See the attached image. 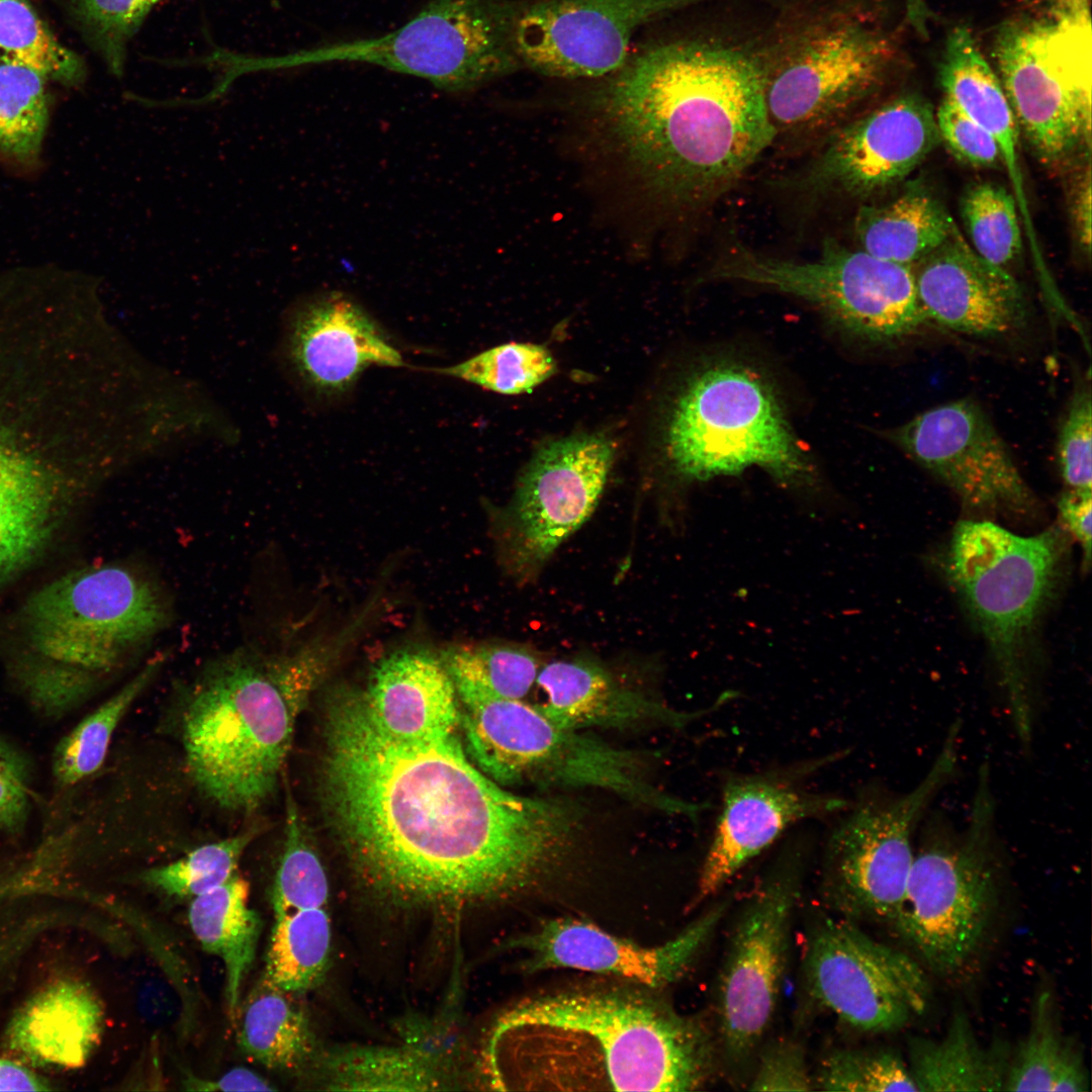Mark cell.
Listing matches in <instances>:
<instances>
[{
  "instance_id": "obj_1",
  "label": "cell",
  "mask_w": 1092,
  "mask_h": 1092,
  "mask_svg": "<svg viewBox=\"0 0 1092 1092\" xmlns=\"http://www.w3.org/2000/svg\"><path fill=\"white\" fill-rule=\"evenodd\" d=\"M323 768L326 807L355 873L396 906L454 908L520 893L556 873L581 837L572 803L495 783L456 733L392 737L364 692L333 702Z\"/></svg>"
},
{
  "instance_id": "obj_2",
  "label": "cell",
  "mask_w": 1092,
  "mask_h": 1092,
  "mask_svg": "<svg viewBox=\"0 0 1092 1092\" xmlns=\"http://www.w3.org/2000/svg\"><path fill=\"white\" fill-rule=\"evenodd\" d=\"M609 141L669 205L721 197L770 146L759 49L717 36L653 43L595 96Z\"/></svg>"
},
{
  "instance_id": "obj_3",
  "label": "cell",
  "mask_w": 1092,
  "mask_h": 1092,
  "mask_svg": "<svg viewBox=\"0 0 1092 1092\" xmlns=\"http://www.w3.org/2000/svg\"><path fill=\"white\" fill-rule=\"evenodd\" d=\"M717 1043L702 1019L650 998L572 991L502 1012L477 1060L498 1091H694L711 1079Z\"/></svg>"
},
{
  "instance_id": "obj_4",
  "label": "cell",
  "mask_w": 1092,
  "mask_h": 1092,
  "mask_svg": "<svg viewBox=\"0 0 1092 1092\" xmlns=\"http://www.w3.org/2000/svg\"><path fill=\"white\" fill-rule=\"evenodd\" d=\"M364 619L291 653L239 647L202 667L188 690L181 728L187 766L204 795L239 812L267 801L300 712Z\"/></svg>"
},
{
  "instance_id": "obj_5",
  "label": "cell",
  "mask_w": 1092,
  "mask_h": 1092,
  "mask_svg": "<svg viewBox=\"0 0 1092 1092\" xmlns=\"http://www.w3.org/2000/svg\"><path fill=\"white\" fill-rule=\"evenodd\" d=\"M24 617L30 652L14 665L13 680L36 719L58 723L166 628L170 605L152 576L110 563L48 583L30 599Z\"/></svg>"
},
{
  "instance_id": "obj_6",
  "label": "cell",
  "mask_w": 1092,
  "mask_h": 1092,
  "mask_svg": "<svg viewBox=\"0 0 1092 1092\" xmlns=\"http://www.w3.org/2000/svg\"><path fill=\"white\" fill-rule=\"evenodd\" d=\"M1064 538L1056 528L1022 536L989 520H963L943 568L952 590L987 642L1023 744L1033 735L1035 704L1027 645L1057 589Z\"/></svg>"
},
{
  "instance_id": "obj_7",
  "label": "cell",
  "mask_w": 1092,
  "mask_h": 1092,
  "mask_svg": "<svg viewBox=\"0 0 1092 1092\" xmlns=\"http://www.w3.org/2000/svg\"><path fill=\"white\" fill-rule=\"evenodd\" d=\"M455 689L468 754L504 787L600 789L694 821L707 809L654 786L636 752L560 727L523 700L499 699L464 684Z\"/></svg>"
},
{
  "instance_id": "obj_8",
  "label": "cell",
  "mask_w": 1092,
  "mask_h": 1092,
  "mask_svg": "<svg viewBox=\"0 0 1092 1092\" xmlns=\"http://www.w3.org/2000/svg\"><path fill=\"white\" fill-rule=\"evenodd\" d=\"M759 53L778 132L840 125L884 84L898 50L872 9L857 0H833L786 20Z\"/></svg>"
},
{
  "instance_id": "obj_9",
  "label": "cell",
  "mask_w": 1092,
  "mask_h": 1092,
  "mask_svg": "<svg viewBox=\"0 0 1092 1092\" xmlns=\"http://www.w3.org/2000/svg\"><path fill=\"white\" fill-rule=\"evenodd\" d=\"M993 55L1019 131L1043 165L1090 150L1089 0H1040L999 27Z\"/></svg>"
},
{
  "instance_id": "obj_10",
  "label": "cell",
  "mask_w": 1092,
  "mask_h": 1092,
  "mask_svg": "<svg viewBox=\"0 0 1092 1092\" xmlns=\"http://www.w3.org/2000/svg\"><path fill=\"white\" fill-rule=\"evenodd\" d=\"M998 882L995 800L984 764L966 828L927 824L893 924L928 968L954 974L986 934Z\"/></svg>"
},
{
  "instance_id": "obj_11",
  "label": "cell",
  "mask_w": 1092,
  "mask_h": 1092,
  "mask_svg": "<svg viewBox=\"0 0 1092 1092\" xmlns=\"http://www.w3.org/2000/svg\"><path fill=\"white\" fill-rule=\"evenodd\" d=\"M665 450L691 480L760 467L792 483L811 472L774 388L733 362L709 365L686 382L667 420Z\"/></svg>"
},
{
  "instance_id": "obj_12",
  "label": "cell",
  "mask_w": 1092,
  "mask_h": 1092,
  "mask_svg": "<svg viewBox=\"0 0 1092 1092\" xmlns=\"http://www.w3.org/2000/svg\"><path fill=\"white\" fill-rule=\"evenodd\" d=\"M522 8L508 0H434L393 31L300 51L281 63H364L426 79L446 91H467L523 65L516 44Z\"/></svg>"
},
{
  "instance_id": "obj_13",
  "label": "cell",
  "mask_w": 1092,
  "mask_h": 1092,
  "mask_svg": "<svg viewBox=\"0 0 1092 1092\" xmlns=\"http://www.w3.org/2000/svg\"><path fill=\"white\" fill-rule=\"evenodd\" d=\"M714 279L753 283L813 304L851 334L880 344L913 337L926 324L912 267L850 250L833 240L816 259L792 261L736 246L712 267Z\"/></svg>"
},
{
  "instance_id": "obj_14",
  "label": "cell",
  "mask_w": 1092,
  "mask_h": 1092,
  "mask_svg": "<svg viewBox=\"0 0 1092 1092\" xmlns=\"http://www.w3.org/2000/svg\"><path fill=\"white\" fill-rule=\"evenodd\" d=\"M960 726L954 723L923 779L899 796L873 795L837 824L825 847L822 892L848 920L894 921L910 876L914 832L953 776Z\"/></svg>"
},
{
  "instance_id": "obj_15",
  "label": "cell",
  "mask_w": 1092,
  "mask_h": 1092,
  "mask_svg": "<svg viewBox=\"0 0 1092 1092\" xmlns=\"http://www.w3.org/2000/svg\"><path fill=\"white\" fill-rule=\"evenodd\" d=\"M802 869V854L785 852L748 899L733 930L717 986L720 1048L732 1066L751 1058L772 1021Z\"/></svg>"
},
{
  "instance_id": "obj_16",
  "label": "cell",
  "mask_w": 1092,
  "mask_h": 1092,
  "mask_svg": "<svg viewBox=\"0 0 1092 1092\" xmlns=\"http://www.w3.org/2000/svg\"><path fill=\"white\" fill-rule=\"evenodd\" d=\"M804 977L816 1004L858 1031L900 1029L929 1004L930 985L921 966L846 918L826 917L814 927Z\"/></svg>"
},
{
  "instance_id": "obj_17",
  "label": "cell",
  "mask_w": 1092,
  "mask_h": 1092,
  "mask_svg": "<svg viewBox=\"0 0 1092 1092\" xmlns=\"http://www.w3.org/2000/svg\"><path fill=\"white\" fill-rule=\"evenodd\" d=\"M614 455L613 442L600 433L555 439L536 451L495 519L512 574H533L592 516Z\"/></svg>"
},
{
  "instance_id": "obj_18",
  "label": "cell",
  "mask_w": 1092,
  "mask_h": 1092,
  "mask_svg": "<svg viewBox=\"0 0 1092 1092\" xmlns=\"http://www.w3.org/2000/svg\"><path fill=\"white\" fill-rule=\"evenodd\" d=\"M891 440L973 512L1027 516L1036 500L1009 449L975 400L933 406L900 425Z\"/></svg>"
},
{
  "instance_id": "obj_19",
  "label": "cell",
  "mask_w": 1092,
  "mask_h": 1092,
  "mask_svg": "<svg viewBox=\"0 0 1092 1092\" xmlns=\"http://www.w3.org/2000/svg\"><path fill=\"white\" fill-rule=\"evenodd\" d=\"M703 1L536 0L518 16V54L549 77H601L623 66L639 26Z\"/></svg>"
},
{
  "instance_id": "obj_20",
  "label": "cell",
  "mask_w": 1092,
  "mask_h": 1092,
  "mask_svg": "<svg viewBox=\"0 0 1092 1092\" xmlns=\"http://www.w3.org/2000/svg\"><path fill=\"white\" fill-rule=\"evenodd\" d=\"M939 143L932 107L900 95L838 125L806 171L805 186L866 198L910 175Z\"/></svg>"
},
{
  "instance_id": "obj_21",
  "label": "cell",
  "mask_w": 1092,
  "mask_h": 1092,
  "mask_svg": "<svg viewBox=\"0 0 1092 1092\" xmlns=\"http://www.w3.org/2000/svg\"><path fill=\"white\" fill-rule=\"evenodd\" d=\"M721 901L710 907L674 938L644 946L613 935L584 920L549 919L507 946L524 954L526 971L572 969L610 975L650 988L678 980L715 932L728 909Z\"/></svg>"
},
{
  "instance_id": "obj_22",
  "label": "cell",
  "mask_w": 1092,
  "mask_h": 1092,
  "mask_svg": "<svg viewBox=\"0 0 1092 1092\" xmlns=\"http://www.w3.org/2000/svg\"><path fill=\"white\" fill-rule=\"evenodd\" d=\"M799 774L734 775L724 782L722 806L704 859L695 903L715 895L790 826L843 810L844 799L802 789Z\"/></svg>"
},
{
  "instance_id": "obj_23",
  "label": "cell",
  "mask_w": 1092,
  "mask_h": 1092,
  "mask_svg": "<svg viewBox=\"0 0 1092 1092\" xmlns=\"http://www.w3.org/2000/svg\"><path fill=\"white\" fill-rule=\"evenodd\" d=\"M912 270L928 323L983 339L1008 337L1027 325L1028 307L1018 282L980 257L957 226Z\"/></svg>"
},
{
  "instance_id": "obj_24",
  "label": "cell",
  "mask_w": 1092,
  "mask_h": 1092,
  "mask_svg": "<svg viewBox=\"0 0 1092 1092\" xmlns=\"http://www.w3.org/2000/svg\"><path fill=\"white\" fill-rule=\"evenodd\" d=\"M285 347L300 380L324 395L347 391L369 366H405L373 318L338 292L316 295L296 307Z\"/></svg>"
},
{
  "instance_id": "obj_25",
  "label": "cell",
  "mask_w": 1092,
  "mask_h": 1092,
  "mask_svg": "<svg viewBox=\"0 0 1092 1092\" xmlns=\"http://www.w3.org/2000/svg\"><path fill=\"white\" fill-rule=\"evenodd\" d=\"M545 699L537 708L556 725L584 728L681 729L735 698L726 692L712 706L679 711L638 691L620 685L602 666L584 660H557L544 665L536 678Z\"/></svg>"
},
{
  "instance_id": "obj_26",
  "label": "cell",
  "mask_w": 1092,
  "mask_h": 1092,
  "mask_svg": "<svg viewBox=\"0 0 1092 1092\" xmlns=\"http://www.w3.org/2000/svg\"><path fill=\"white\" fill-rule=\"evenodd\" d=\"M364 696L376 723L400 740L438 739L460 726L454 681L442 658L426 651L402 650L382 659Z\"/></svg>"
},
{
  "instance_id": "obj_27",
  "label": "cell",
  "mask_w": 1092,
  "mask_h": 1092,
  "mask_svg": "<svg viewBox=\"0 0 1092 1092\" xmlns=\"http://www.w3.org/2000/svg\"><path fill=\"white\" fill-rule=\"evenodd\" d=\"M938 80L944 97L979 123L997 145L1000 162L1008 175L1020 219L1029 240L1035 267L1042 284L1051 283L1039 252L1024 188L1019 160L1020 131L997 73L979 46L965 40L952 44L944 52L939 63Z\"/></svg>"
},
{
  "instance_id": "obj_28",
  "label": "cell",
  "mask_w": 1092,
  "mask_h": 1092,
  "mask_svg": "<svg viewBox=\"0 0 1092 1092\" xmlns=\"http://www.w3.org/2000/svg\"><path fill=\"white\" fill-rule=\"evenodd\" d=\"M164 663L152 658L128 682L83 717L55 745L50 762L49 789L40 797V831H55L79 801L82 789L102 767L113 734L129 707Z\"/></svg>"
},
{
  "instance_id": "obj_29",
  "label": "cell",
  "mask_w": 1092,
  "mask_h": 1092,
  "mask_svg": "<svg viewBox=\"0 0 1092 1092\" xmlns=\"http://www.w3.org/2000/svg\"><path fill=\"white\" fill-rule=\"evenodd\" d=\"M103 1024L101 1004L83 984L65 982L31 999L9 1028L12 1050L38 1063L82 1065Z\"/></svg>"
},
{
  "instance_id": "obj_30",
  "label": "cell",
  "mask_w": 1092,
  "mask_h": 1092,
  "mask_svg": "<svg viewBox=\"0 0 1092 1092\" xmlns=\"http://www.w3.org/2000/svg\"><path fill=\"white\" fill-rule=\"evenodd\" d=\"M272 907L275 921L263 980L291 994L314 988L331 957L328 879L272 899Z\"/></svg>"
},
{
  "instance_id": "obj_31",
  "label": "cell",
  "mask_w": 1092,
  "mask_h": 1092,
  "mask_svg": "<svg viewBox=\"0 0 1092 1092\" xmlns=\"http://www.w3.org/2000/svg\"><path fill=\"white\" fill-rule=\"evenodd\" d=\"M250 885L235 875L228 882L192 898L188 921L202 948L218 957L225 969L228 1013L235 1019L241 988L254 963L262 921L249 904Z\"/></svg>"
},
{
  "instance_id": "obj_32",
  "label": "cell",
  "mask_w": 1092,
  "mask_h": 1092,
  "mask_svg": "<svg viewBox=\"0 0 1092 1092\" xmlns=\"http://www.w3.org/2000/svg\"><path fill=\"white\" fill-rule=\"evenodd\" d=\"M956 223L940 199L921 184L880 205L859 208L854 231L860 249L912 267L939 247Z\"/></svg>"
},
{
  "instance_id": "obj_33",
  "label": "cell",
  "mask_w": 1092,
  "mask_h": 1092,
  "mask_svg": "<svg viewBox=\"0 0 1092 1092\" xmlns=\"http://www.w3.org/2000/svg\"><path fill=\"white\" fill-rule=\"evenodd\" d=\"M57 519L49 479L0 444V584L38 554Z\"/></svg>"
},
{
  "instance_id": "obj_34",
  "label": "cell",
  "mask_w": 1092,
  "mask_h": 1092,
  "mask_svg": "<svg viewBox=\"0 0 1092 1092\" xmlns=\"http://www.w3.org/2000/svg\"><path fill=\"white\" fill-rule=\"evenodd\" d=\"M908 1067L919 1092L1003 1091L1010 1058L1003 1046H983L964 1011L938 1040L912 1037Z\"/></svg>"
},
{
  "instance_id": "obj_35",
  "label": "cell",
  "mask_w": 1092,
  "mask_h": 1092,
  "mask_svg": "<svg viewBox=\"0 0 1092 1092\" xmlns=\"http://www.w3.org/2000/svg\"><path fill=\"white\" fill-rule=\"evenodd\" d=\"M441 1061L422 1048L355 1045L316 1058L315 1068L325 1090L436 1091L448 1084Z\"/></svg>"
},
{
  "instance_id": "obj_36",
  "label": "cell",
  "mask_w": 1092,
  "mask_h": 1092,
  "mask_svg": "<svg viewBox=\"0 0 1092 1092\" xmlns=\"http://www.w3.org/2000/svg\"><path fill=\"white\" fill-rule=\"evenodd\" d=\"M291 995L262 980L235 1018L243 1053L269 1069L298 1071L315 1059L309 1020Z\"/></svg>"
},
{
  "instance_id": "obj_37",
  "label": "cell",
  "mask_w": 1092,
  "mask_h": 1092,
  "mask_svg": "<svg viewBox=\"0 0 1092 1092\" xmlns=\"http://www.w3.org/2000/svg\"><path fill=\"white\" fill-rule=\"evenodd\" d=\"M1030 1019L1026 1036L1009 1060L1003 1091H1089L1082 1052L1063 1032L1050 991L1036 996Z\"/></svg>"
},
{
  "instance_id": "obj_38",
  "label": "cell",
  "mask_w": 1092,
  "mask_h": 1092,
  "mask_svg": "<svg viewBox=\"0 0 1092 1092\" xmlns=\"http://www.w3.org/2000/svg\"><path fill=\"white\" fill-rule=\"evenodd\" d=\"M0 62L67 87L87 78L84 59L56 36L28 0H0Z\"/></svg>"
},
{
  "instance_id": "obj_39",
  "label": "cell",
  "mask_w": 1092,
  "mask_h": 1092,
  "mask_svg": "<svg viewBox=\"0 0 1092 1092\" xmlns=\"http://www.w3.org/2000/svg\"><path fill=\"white\" fill-rule=\"evenodd\" d=\"M47 79L0 62V153L23 165L37 161L50 116Z\"/></svg>"
},
{
  "instance_id": "obj_40",
  "label": "cell",
  "mask_w": 1092,
  "mask_h": 1092,
  "mask_svg": "<svg viewBox=\"0 0 1092 1092\" xmlns=\"http://www.w3.org/2000/svg\"><path fill=\"white\" fill-rule=\"evenodd\" d=\"M83 41L116 78L124 74L129 41L162 0H56Z\"/></svg>"
},
{
  "instance_id": "obj_41",
  "label": "cell",
  "mask_w": 1092,
  "mask_h": 1092,
  "mask_svg": "<svg viewBox=\"0 0 1092 1092\" xmlns=\"http://www.w3.org/2000/svg\"><path fill=\"white\" fill-rule=\"evenodd\" d=\"M960 212L970 245L988 263L1006 268L1022 249L1020 215L1006 187L976 183L964 192Z\"/></svg>"
},
{
  "instance_id": "obj_42",
  "label": "cell",
  "mask_w": 1092,
  "mask_h": 1092,
  "mask_svg": "<svg viewBox=\"0 0 1092 1092\" xmlns=\"http://www.w3.org/2000/svg\"><path fill=\"white\" fill-rule=\"evenodd\" d=\"M441 658L454 682L506 700H523L540 670L533 654L508 645L454 647Z\"/></svg>"
},
{
  "instance_id": "obj_43",
  "label": "cell",
  "mask_w": 1092,
  "mask_h": 1092,
  "mask_svg": "<svg viewBox=\"0 0 1092 1092\" xmlns=\"http://www.w3.org/2000/svg\"><path fill=\"white\" fill-rule=\"evenodd\" d=\"M502 394H520L551 377L556 362L545 347L508 343L483 351L458 364L430 369Z\"/></svg>"
},
{
  "instance_id": "obj_44",
  "label": "cell",
  "mask_w": 1092,
  "mask_h": 1092,
  "mask_svg": "<svg viewBox=\"0 0 1092 1092\" xmlns=\"http://www.w3.org/2000/svg\"><path fill=\"white\" fill-rule=\"evenodd\" d=\"M258 830L249 828L223 840L199 846L186 856L148 870L145 883L177 898H194L228 882Z\"/></svg>"
},
{
  "instance_id": "obj_45",
  "label": "cell",
  "mask_w": 1092,
  "mask_h": 1092,
  "mask_svg": "<svg viewBox=\"0 0 1092 1092\" xmlns=\"http://www.w3.org/2000/svg\"><path fill=\"white\" fill-rule=\"evenodd\" d=\"M824 1091H917L908 1063L891 1049H841L828 1054L813 1076Z\"/></svg>"
},
{
  "instance_id": "obj_46",
  "label": "cell",
  "mask_w": 1092,
  "mask_h": 1092,
  "mask_svg": "<svg viewBox=\"0 0 1092 1092\" xmlns=\"http://www.w3.org/2000/svg\"><path fill=\"white\" fill-rule=\"evenodd\" d=\"M35 781L32 754L0 730V838L6 842L19 844L27 832L40 800Z\"/></svg>"
},
{
  "instance_id": "obj_47",
  "label": "cell",
  "mask_w": 1092,
  "mask_h": 1092,
  "mask_svg": "<svg viewBox=\"0 0 1092 1092\" xmlns=\"http://www.w3.org/2000/svg\"><path fill=\"white\" fill-rule=\"evenodd\" d=\"M1057 458L1067 488L1092 490V396L1089 384L1078 386L1071 397L1059 431Z\"/></svg>"
},
{
  "instance_id": "obj_48",
  "label": "cell",
  "mask_w": 1092,
  "mask_h": 1092,
  "mask_svg": "<svg viewBox=\"0 0 1092 1092\" xmlns=\"http://www.w3.org/2000/svg\"><path fill=\"white\" fill-rule=\"evenodd\" d=\"M935 120L940 142L959 161L976 168L994 167L1000 162L992 136L949 99L941 100Z\"/></svg>"
},
{
  "instance_id": "obj_49",
  "label": "cell",
  "mask_w": 1092,
  "mask_h": 1092,
  "mask_svg": "<svg viewBox=\"0 0 1092 1092\" xmlns=\"http://www.w3.org/2000/svg\"><path fill=\"white\" fill-rule=\"evenodd\" d=\"M748 1085L752 1091L815 1090L805 1053L792 1040L778 1041L765 1049Z\"/></svg>"
},
{
  "instance_id": "obj_50",
  "label": "cell",
  "mask_w": 1092,
  "mask_h": 1092,
  "mask_svg": "<svg viewBox=\"0 0 1092 1092\" xmlns=\"http://www.w3.org/2000/svg\"><path fill=\"white\" fill-rule=\"evenodd\" d=\"M1061 524L1079 543L1083 552V566L1091 563L1092 544V490L1067 488L1058 502Z\"/></svg>"
},
{
  "instance_id": "obj_51",
  "label": "cell",
  "mask_w": 1092,
  "mask_h": 1092,
  "mask_svg": "<svg viewBox=\"0 0 1092 1092\" xmlns=\"http://www.w3.org/2000/svg\"><path fill=\"white\" fill-rule=\"evenodd\" d=\"M186 1090L195 1091H274L266 1079L246 1068H234L220 1078L204 1080L188 1076L183 1082Z\"/></svg>"
},
{
  "instance_id": "obj_52",
  "label": "cell",
  "mask_w": 1092,
  "mask_h": 1092,
  "mask_svg": "<svg viewBox=\"0 0 1092 1092\" xmlns=\"http://www.w3.org/2000/svg\"><path fill=\"white\" fill-rule=\"evenodd\" d=\"M1073 218L1076 235L1082 249L1090 253L1091 249V170L1090 163L1083 173L1073 197Z\"/></svg>"
},
{
  "instance_id": "obj_53",
  "label": "cell",
  "mask_w": 1092,
  "mask_h": 1092,
  "mask_svg": "<svg viewBox=\"0 0 1092 1092\" xmlns=\"http://www.w3.org/2000/svg\"><path fill=\"white\" fill-rule=\"evenodd\" d=\"M47 1082L24 1066L0 1058V1091H46Z\"/></svg>"
},
{
  "instance_id": "obj_54",
  "label": "cell",
  "mask_w": 1092,
  "mask_h": 1092,
  "mask_svg": "<svg viewBox=\"0 0 1092 1092\" xmlns=\"http://www.w3.org/2000/svg\"><path fill=\"white\" fill-rule=\"evenodd\" d=\"M6 895H7L6 884H5L4 878L2 877V875L0 873V904L5 900Z\"/></svg>"
}]
</instances>
